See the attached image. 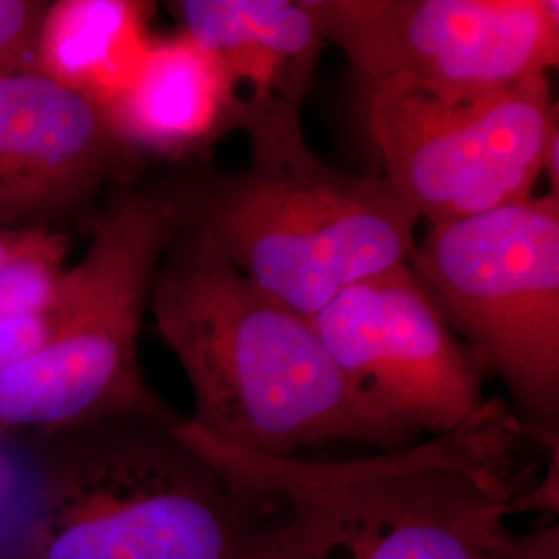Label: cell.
Listing matches in <instances>:
<instances>
[{
	"mask_svg": "<svg viewBox=\"0 0 559 559\" xmlns=\"http://www.w3.org/2000/svg\"><path fill=\"white\" fill-rule=\"evenodd\" d=\"M69 239L57 228H34L0 263V321L48 316L67 272Z\"/></svg>",
	"mask_w": 559,
	"mask_h": 559,
	"instance_id": "obj_14",
	"label": "cell"
},
{
	"mask_svg": "<svg viewBox=\"0 0 559 559\" xmlns=\"http://www.w3.org/2000/svg\"><path fill=\"white\" fill-rule=\"evenodd\" d=\"M170 411L55 436L23 559H261L249 508Z\"/></svg>",
	"mask_w": 559,
	"mask_h": 559,
	"instance_id": "obj_4",
	"label": "cell"
},
{
	"mask_svg": "<svg viewBox=\"0 0 559 559\" xmlns=\"http://www.w3.org/2000/svg\"><path fill=\"white\" fill-rule=\"evenodd\" d=\"M177 230L158 187L124 180L106 193L85 253L64 272L46 344L0 373V433L60 436L168 411L141 376L140 334Z\"/></svg>",
	"mask_w": 559,
	"mask_h": 559,
	"instance_id": "obj_5",
	"label": "cell"
},
{
	"mask_svg": "<svg viewBox=\"0 0 559 559\" xmlns=\"http://www.w3.org/2000/svg\"><path fill=\"white\" fill-rule=\"evenodd\" d=\"M154 4L140 0L48 2L36 71L102 110L129 90L152 50Z\"/></svg>",
	"mask_w": 559,
	"mask_h": 559,
	"instance_id": "obj_13",
	"label": "cell"
},
{
	"mask_svg": "<svg viewBox=\"0 0 559 559\" xmlns=\"http://www.w3.org/2000/svg\"><path fill=\"white\" fill-rule=\"evenodd\" d=\"M177 431L249 508L261 559H500L510 520L551 508L556 477H537V438L491 396L452 431L376 456H263Z\"/></svg>",
	"mask_w": 559,
	"mask_h": 559,
	"instance_id": "obj_1",
	"label": "cell"
},
{
	"mask_svg": "<svg viewBox=\"0 0 559 559\" xmlns=\"http://www.w3.org/2000/svg\"><path fill=\"white\" fill-rule=\"evenodd\" d=\"M362 112L381 177L429 226L559 193V112L549 78L468 98L383 87Z\"/></svg>",
	"mask_w": 559,
	"mask_h": 559,
	"instance_id": "obj_7",
	"label": "cell"
},
{
	"mask_svg": "<svg viewBox=\"0 0 559 559\" xmlns=\"http://www.w3.org/2000/svg\"><path fill=\"white\" fill-rule=\"evenodd\" d=\"M237 129L245 168L200 158L156 187L180 228L212 240L265 295L313 318L348 286L411 263L419 216L381 175L321 160L295 110H247Z\"/></svg>",
	"mask_w": 559,
	"mask_h": 559,
	"instance_id": "obj_3",
	"label": "cell"
},
{
	"mask_svg": "<svg viewBox=\"0 0 559 559\" xmlns=\"http://www.w3.org/2000/svg\"><path fill=\"white\" fill-rule=\"evenodd\" d=\"M168 11L179 34L218 62L240 112H300L328 46L309 0H179Z\"/></svg>",
	"mask_w": 559,
	"mask_h": 559,
	"instance_id": "obj_11",
	"label": "cell"
},
{
	"mask_svg": "<svg viewBox=\"0 0 559 559\" xmlns=\"http://www.w3.org/2000/svg\"><path fill=\"white\" fill-rule=\"evenodd\" d=\"M48 2L0 0V75L36 69V41Z\"/></svg>",
	"mask_w": 559,
	"mask_h": 559,
	"instance_id": "obj_15",
	"label": "cell"
},
{
	"mask_svg": "<svg viewBox=\"0 0 559 559\" xmlns=\"http://www.w3.org/2000/svg\"><path fill=\"white\" fill-rule=\"evenodd\" d=\"M138 162L94 102L36 69L0 75V228H52Z\"/></svg>",
	"mask_w": 559,
	"mask_h": 559,
	"instance_id": "obj_10",
	"label": "cell"
},
{
	"mask_svg": "<svg viewBox=\"0 0 559 559\" xmlns=\"http://www.w3.org/2000/svg\"><path fill=\"white\" fill-rule=\"evenodd\" d=\"M360 94L394 87L468 98L549 78L558 0H309Z\"/></svg>",
	"mask_w": 559,
	"mask_h": 559,
	"instance_id": "obj_8",
	"label": "cell"
},
{
	"mask_svg": "<svg viewBox=\"0 0 559 559\" xmlns=\"http://www.w3.org/2000/svg\"><path fill=\"white\" fill-rule=\"evenodd\" d=\"M500 559H559L558 524L549 522L528 535L514 537Z\"/></svg>",
	"mask_w": 559,
	"mask_h": 559,
	"instance_id": "obj_16",
	"label": "cell"
},
{
	"mask_svg": "<svg viewBox=\"0 0 559 559\" xmlns=\"http://www.w3.org/2000/svg\"><path fill=\"white\" fill-rule=\"evenodd\" d=\"M0 489H2V468H0Z\"/></svg>",
	"mask_w": 559,
	"mask_h": 559,
	"instance_id": "obj_18",
	"label": "cell"
},
{
	"mask_svg": "<svg viewBox=\"0 0 559 559\" xmlns=\"http://www.w3.org/2000/svg\"><path fill=\"white\" fill-rule=\"evenodd\" d=\"M147 311L191 385L189 420L205 436L278 459L334 443L408 445L362 408L311 320L245 278L201 233L179 226Z\"/></svg>",
	"mask_w": 559,
	"mask_h": 559,
	"instance_id": "obj_2",
	"label": "cell"
},
{
	"mask_svg": "<svg viewBox=\"0 0 559 559\" xmlns=\"http://www.w3.org/2000/svg\"><path fill=\"white\" fill-rule=\"evenodd\" d=\"M408 265L522 423L558 441L559 193L429 226Z\"/></svg>",
	"mask_w": 559,
	"mask_h": 559,
	"instance_id": "obj_6",
	"label": "cell"
},
{
	"mask_svg": "<svg viewBox=\"0 0 559 559\" xmlns=\"http://www.w3.org/2000/svg\"><path fill=\"white\" fill-rule=\"evenodd\" d=\"M104 112L138 160L185 164L237 129L240 100L218 62L177 32L156 38L135 81Z\"/></svg>",
	"mask_w": 559,
	"mask_h": 559,
	"instance_id": "obj_12",
	"label": "cell"
},
{
	"mask_svg": "<svg viewBox=\"0 0 559 559\" xmlns=\"http://www.w3.org/2000/svg\"><path fill=\"white\" fill-rule=\"evenodd\" d=\"M309 320L362 408L400 440L452 431L489 399L485 367L411 265L360 280Z\"/></svg>",
	"mask_w": 559,
	"mask_h": 559,
	"instance_id": "obj_9",
	"label": "cell"
},
{
	"mask_svg": "<svg viewBox=\"0 0 559 559\" xmlns=\"http://www.w3.org/2000/svg\"><path fill=\"white\" fill-rule=\"evenodd\" d=\"M29 230H34V228H23V230H7V228H0V263L7 260V258L20 247L21 240L27 237Z\"/></svg>",
	"mask_w": 559,
	"mask_h": 559,
	"instance_id": "obj_17",
	"label": "cell"
}]
</instances>
